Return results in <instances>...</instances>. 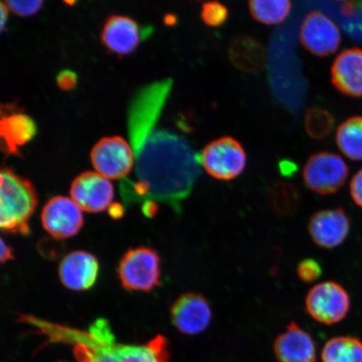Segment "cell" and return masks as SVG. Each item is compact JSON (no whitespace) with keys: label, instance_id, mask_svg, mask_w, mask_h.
<instances>
[{"label":"cell","instance_id":"29","mask_svg":"<svg viewBox=\"0 0 362 362\" xmlns=\"http://www.w3.org/2000/svg\"><path fill=\"white\" fill-rule=\"evenodd\" d=\"M13 259L12 248L1 240V262H6Z\"/></svg>","mask_w":362,"mask_h":362},{"label":"cell","instance_id":"8","mask_svg":"<svg viewBox=\"0 0 362 362\" xmlns=\"http://www.w3.org/2000/svg\"><path fill=\"white\" fill-rule=\"evenodd\" d=\"M135 153L120 136L103 138L90 151L95 170L108 180L124 179L135 165Z\"/></svg>","mask_w":362,"mask_h":362},{"label":"cell","instance_id":"11","mask_svg":"<svg viewBox=\"0 0 362 362\" xmlns=\"http://www.w3.org/2000/svg\"><path fill=\"white\" fill-rule=\"evenodd\" d=\"M83 210L71 198L57 196L45 204L42 221L47 232L57 239L75 236L83 228Z\"/></svg>","mask_w":362,"mask_h":362},{"label":"cell","instance_id":"14","mask_svg":"<svg viewBox=\"0 0 362 362\" xmlns=\"http://www.w3.org/2000/svg\"><path fill=\"white\" fill-rule=\"evenodd\" d=\"M58 272L66 288L75 291H88L97 282L99 262L88 252L75 251L62 260Z\"/></svg>","mask_w":362,"mask_h":362},{"label":"cell","instance_id":"15","mask_svg":"<svg viewBox=\"0 0 362 362\" xmlns=\"http://www.w3.org/2000/svg\"><path fill=\"white\" fill-rule=\"evenodd\" d=\"M274 351L279 362H316L313 338L294 321L275 339Z\"/></svg>","mask_w":362,"mask_h":362},{"label":"cell","instance_id":"23","mask_svg":"<svg viewBox=\"0 0 362 362\" xmlns=\"http://www.w3.org/2000/svg\"><path fill=\"white\" fill-rule=\"evenodd\" d=\"M272 206L280 214H293L300 203V197L296 187L286 182L274 183L269 189Z\"/></svg>","mask_w":362,"mask_h":362},{"label":"cell","instance_id":"19","mask_svg":"<svg viewBox=\"0 0 362 362\" xmlns=\"http://www.w3.org/2000/svg\"><path fill=\"white\" fill-rule=\"evenodd\" d=\"M35 134L34 121L25 115H13L1 121V135L8 152L16 151L18 146L29 142Z\"/></svg>","mask_w":362,"mask_h":362},{"label":"cell","instance_id":"12","mask_svg":"<svg viewBox=\"0 0 362 362\" xmlns=\"http://www.w3.org/2000/svg\"><path fill=\"white\" fill-rule=\"evenodd\" d=\"M308 230L317 246L333 249L346 241L351 230V221L343 208L320 210L310 217Z\"/></svg>","mask_w":362,"mask_h":362},{"label":"cell","instance_id":"10","mask_svg":"<svg viewBox=\"0 0 362 362\" xmlns=\"http://www.w3.org/2000/svg\"><path fill=\"white\" fill-rule=\"evenodd\" d=\"M300 38L308 52L320 57L337 52L341 43V31L336 23L320 11H312L305 16Z\"/></svg>","mask_w":362,"mask_h":362},{"label":"cell","instance_id":"26","mask_svg":"<svg viewBox=\"0 0 362 362\" xmlns=\"http://www.w3.org/2000/svg\"><path fill=\"white\" fill-rule=\"evenodd\" d=\"M296 273L302 282L309 284L316 281L322 275V267L313 259H306L298 264Z\"/></svg>","mask_w":362,"mask_h":362},{"label":"cell","instance_id":"24","mask_svg":"<svg viewBox=\"0 0 362 362\" xmlns=\"http://www.w3.org/2000/svg\"><path fill=\"white\" fill-rule=\"evenodd\" d=\"M336 119L332 113L318 107L307 111L305 119L306 132L312 139L320 140L332 132Z\"/></svg>","mask_w":362,"mask_h":362},{"label":"cell","instance_id":"25","mask_svg":"<svg viewBox=\"0 0 362 362\" xmlns=\"http://www.w3.org/2000/svg\"><path fill=\"white\" fill-rule=\"evenodd\" d=\"M229 11L223 4L216 1L204 3L201 17L204 23L210 27H219L228 21Z\"/></svg>","mask_w":362,"mask_h":362},{"label":"cell","instance_id":"3","mask_svg":"<svg viewBox=\"0 0 362 362\" xmlns=\"http://www.w3.org/2000/svg\"><path fill=\"white\" fill-rule=\"evenodd\" d=\"M0 177V228L29 235V221L38 203L33 184L8 168L2 169Z\"/></svg>","mask_w":362,"mask_h":362},{"label":"cell","instance_id":"27","mask_svg":"<svg viewBox=\"0 0 362 362\" xmlns=\"http://www.w3.org/2000/svg\"><path fill=\"white\" fill-rule=\"evenodd\" d=\"M4 4L16 16L26 17L35 15L43 6V1H4Z\"/></svg>","mask_w":362,"mask_h":362},{"label":"cell","instance_id":"6","mask_svg":"<svg viewBox=\"0 0 362 362\" xmlns=\"http://www.w3.org/2000/svg\"><path fill=\"white\" fill-rule=\"evenodd\" d=\"M349 167L337 153L321 151L312 155L303 170V179L310 191L327 196L346 184Z\"/></svg>","mask_w":362,"mask_h":362},{"label":"cell","instance_id":"9","mask_svg":"<svg viewBox=\"0 0 362 362\" xmlns=\"http://www.w3.org/2000/svg\"><path fill=\"white\" fill-rule=\"evenodd\" d=\"M170 318L180 333L197 336L209 327L212 310L209 301L202 293L181 294L170 307Z\"/></svg>","mask_w":362,"mask_h":362},{"label":"cell","instance_id":"5","mask_svg":"<svg viewBox=\"0 0 362 362\" xmlns=\"http://www.w3.org/2000/svg\"><path fill=\"white\" fill-rule=\"evenodd\" d=\"M119 276L128 291H151L160 284V256L149 247L130 249L119 262Z\"/></svg>","mask_w":362,"mask_h":362},{"label":"cell","instance_id":"2","mask_svg":"<svg viewBox=\"0 0 362 362\" xmlns=\"http://www.w3.org/2000/svg\"><path fill=\"white\" fill-rule=\"evenodd\" d=\"M21 321L49 341L74 346L79 362H169L168 343L164 337L158 336L143 345L117 343L106 320H97L88 330L63 327L30 315H22Z\"/></svg>","mask_w":362,"mask_h":362},{"label":"cell","instance_id":"28","mask_svg":"<svg viewBox=\"0 0 362 362\" xmlns=\"http://www.w3.org/2000/svg\"><path fill=\"white\" fill-rule=\"evenodd\" d=\"M350 192L353 201L362 208V169L353 176L350 184Z\"/></svg>","mask_w":362,"mask_h":362},{"label":"cell","instance_id":"20","mask_svg":"<svg viewBox=\"0 0 362 362\" xmlns=\"http://www.w3.org/2000/svg\"><path fill=\"white\" fill-rule=\"evenodd\" d=\"M337 144L344 156L351 160H362V117L355 116L338 127Z\"/></svg>","mask_w":362,"mask_h":362},{"label":"cell","instance_id":"1","mask_svg":"<svg viewBox=\"0 0 362 362\" xmlns=\"http://www.w3.org/2000/svg\"><path fill=\"white\" fill-rule=\"evenodd\" d=\"M135 157V181L124 180L120 185L124 202H160L180 211L200 176V156L181 136L155 130Z\"/></svg>","mask_w":362,"mask_h":362},{"label":"cell","instance_id":"17","mask_svg":"<svg viewBox=\"0 0 362 362\" xmlns=\"http://www.w3.org/2000/svg\"><path fill=\"white\" fill-rule=\"evenodd\" d=\"M102 42L112 53L119 57L129 55L139 47L141 31L134 20L124 16L108 18L103 26Z\"/></svg>","mask_w":362,"mask_h":362},{"label":"cell","instance_id":"16","mask_svg":"<svg viewBox=\"0 0 362 362\" xmlns=\"http://www.w3.org/2000/svg\"><path fill=\"white\" fill-rule=\"evenodd\" d=\"M332 81L346 96L362 98V49H346L339 54L332 66Z\"/></svg>","mask_w":362,"mask_h":362},{"label":"cell","instance_id":"13","mask_svg":"<svg viewBox=\"0 0 362 362\" xmlns=\"http://www.w3.org/2000/svg\"><path fill=\"white\" fill-rule=\"evenodd\" d=\"M71 196L81 210L96 214L111 205L115 189L110 180L96 171H87L72 182Z\"/></svg>","mask_w":362,"mask_h":362},{"label":"cell","instance_id":"22","mask_svg":"<svg viewBox=\"0 0 362 362\" xmlns=\"http://www.w3.org/2000/svg\"><path fill=\"white\" fill-rule=\"evenodd\" d=\"M248 6L253 19L264 25H274L287 19L292 3L287 0H255L249 2Z\"/></svg>","mask_w":362,"mask_h":362},{"label":"cell","instance_id":"21","mask_svg":"<svg viewBox=\"0 0 362 362\" xmlns=\"http://www.w3.org/2000/svg\"><path fill=\"white\" fill-rule=\"evenodd\" d=\"M323 362H362V341L352 337H333L321 352Z\"/></svg>","mask_w":362,"mask_h":362},{"label":"cell","instance_id":"18","mask_svg":"<svg viewBox=\"0 0 362 362\" xmlns=\"http://www.w3.org/2000/svg\"><path fill=\"white\" fill-rule=\"evenodd\" d=\"M228 57L240 71L255 74L262 70L266 62V51L259 40L250 36H239L230 44Z\"/></svg>","mask_w":362,"mask_h":362},{"label":"cell","instance_id":"4","mask_svg":"<svg viewBox=\"0 0 362 362\" xmlns=\"http://www.w3.org/2000/svg\"><path fill=\"white\" fill-rule=\"evenodd\" d=\"M201 165L216 180L229 181L238 177L247 165V155L241 144L225 136L206 144L200 155Z\"/></svg>","mask_w":362,"mask_h":362},{"label":"cell","instance_id":"7","mask_svg":"<svg viewBox=\"0 0 362 362\" xmlns=\"http://www.w3.org/2000/svg\"><path fill=\"white\" fill-rule=\"evenodd\" d=\"M305 310L320 324L332 325L341 322L351 309L349 293L342 285L325 281L315 285L307 293Z\"/></svg>","mask_w":362,"mask_h":362}]
</instances>
